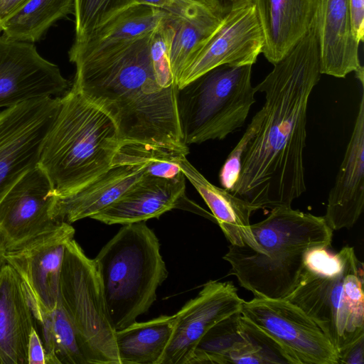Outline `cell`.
I'll list each match as a JSON object with an SVG mask.
<instances>
[{"label":"cell","instance_id":"15","mask_svg":"<svg viewBox=\"0 0 364 364\" xmlns=\"http://www.w3.org/2000/svg\"><path fill=\"white\" fill-rule=\"evenodd\" d=\"M243 299L231 282L210 280L174 314L171 341L160 364H188L200 339L215 324L240 312Z\"/></svg>","mask_w":364,"mask_h":364},{"label":"cell","instance_id":"1","mask_svg":"<svg viewBox=\"0 0 364 364\" xmlns=\"http://www.w3.org/2000/svg\"><path fill=\"white\" fill-rule=\"evenodd\" d=\"M257 85L262 119L242 155L231 193L256 210L291 206L306 190L304 150L309 97L321 77L316 16L306 33Z\"/></svg>","mask_w":364,"mask_h":364},{"label":"cell","instance_id":"31","mask_svg":"<svg viewBox=\"0 0 364 364\" xmlns=\"http://www.w3.org/2000/svg\"><path fill=\"white\" fill-rule=\"evenodd\" d=\"M174 33L173 16L169 14L150 35L149 55L152 66L159 85L166 89L178 88L170 65Z\"/></svg>","mask_w":364,"mask_h":364},{"label":"cell","instance_id":"17","mask_svg":"<svg viewBox=\"0 0 364 364\" xmlns=\"http://www.w3.org/2000/svg\"><path fill=\"white\" fill-rule=\"evenodd\" d=\"M364 205V93L343 159L331 189L323 218L333 231L350 228Z\"/></svg>","mask_w":364,"mask_h":364},{"label":"cell","instance_id":"27","mask_svg":"<svg viewBox=\"0 0 364 364\" xmlns=\"http://www.w3.org/2000/svg\"><path fill=\"white\" fill-rule=\"evenodd\" d=\"M34 318L41 327L46 364H87L60 297L54 309L41 312Z\"/></svg>","mask_w":364,"mask_h":364},{"label":"cell","instance_id":"6","mask_svg":"<svg viewBox=\"0 0 364 364\" xmlns=\"http://www.w3.org/2000/svg\"><path fill=\"white\" fill-rule=\"evenodd\" d=\"M93 261L115 330L148 311L168 277L159 241L146 222L124 225Z\"/></svg>","mask_w":364,"mask_h":364},{"label":"cell","instance_id":"16","mask_svg":"<svg viewBox=\"0 0 364 364\" xmlns=\"http://www.w3.org/2000/svg\"><path fill=\"white\" fill-rule=\"evenodd\" d=\"M181 208L216 223L212 213L186 196V177L181 171L173 178L144 176L130 189L91 218L107 225L146 222Z\"/></svg>","mask_w":364,"mask_h":364},{"label":"cell","instance_id":"21","mask_svg":"<svg viewBox=\"0 0 364 364\" xmlns=\"http://www.w3.org/2000/svg\"><path fill=\"white\" fill-rule=\"evenodd\" d=\"M34 328L22 282L6 264L0 272V364H28V343Z\"/></svg>","mask_w":364,"mask_h":364},{"label":"cell","instance_id":"37","mask_svg":"<svg viewBox=\"0 0 364 364\" xmlns=\"http://www.w3.org/2000/svg\"><path fill=\"white\" fill-rule=\"evenodd\" d=\"M28 0H0V28L3 22Z\"/></svg>","mask_w":364,"mask_h":364},{"label":"cell","instance_id":"26","mask_svg":"<svg viewBox=\"0 0 364 364\" xmlns=\"http://www.w3.org/2000/svg\"><path fill=\"white\" fill-rule=\"evenodd\" d=\"M73 11L74 0H28L3 22L0 33L10 40L33 43Z\"/></svg>","mask_w":364,"mask_h":364},{"label":"cell","instance_id":"12","mask_svg":"<svg viewBox=\"0 0 364 364\" xmlns=\"http://www.w3.org/2000/svg\"><path fill=\"white\" fill-rule=\"evenodd\" d=\"M75 229L61 222L22 247L6 252V262L19 277L33 316L54 309L60 297V279L67 243Z\"/></svg>","mask_w":364,"mask_h":364},{"label":"cell","instance_id":"9","mask_svg":"<svg viewBox=\"0 0 364 364\" xmlns=\"http://www.w3.org/2000/svg\"><path fill=\"white\" fill-rule=\"evenodd\" d=\"M60 97L28 100L0 112V201L39 164Z\"/></svg>","mask_w":364,"mask_h":364},{"label":"cell","instance_id":"30","mask_svg":"<svg viewBox=\"0 0 364 364\" xmlns=\"http://www.w3.org/2000/svg\"><path fill=\"white\" fill-rule=\"evenodd\" d=\"M134 4V0H74V42H79L114 16Z\"/></svg>","mask_w":364,"mask_h":364},{"label":"cell","instance_id":"19","mask_svg":"<svg viewBox=\"0 0 364 364\" xmlns=\"http://www.w3.org/2000/svg\"><path fill=\"white\" fill-rule=\"evenodd\" d=\"M143 165L114 164L103 173L69 194L54 195L50 208L58 222L73 223L92 218L130 189L145 176Z\"/></svg>","mask_w":364,"mask_h":364},{"label":"cell","instance_id":"29","mask_svg":"<svg viewBox=\"0 0 364 364\" xmlns=\"http://www.w3.org/2000/svg\"><path fill=\"white\" fill-rule=\"evenodd\" d=\"M222 17L213 14L189 21L173 16L175 33L171 48L170 65L176 84L193 53L216 28Z\"/></svg>","mask_w":364,"mask_h":364},{"label":"cell","instance_id":"32","mask_svg":"<svg viewBox=\"0 0 364 364\" xmlns=\"http://www.w3.org/2000/svg\"><path fill=\"white\" fill-rule=\"evenodd\" d=\"M262 113L259 110L252 117L251 122L235 147L230 153L219 172V181L222 188L231 192L240 176L242 155L248 141L253 136L259 127Z\"/></svg>","mask_w":364,"mask_h":364},{"label":"cell","instance_id":"25","mask_svg":"<svg viewBox=\"0 0 364 364\" xmlns=\"http://www.w3.org/2000/svg\"><path fill=\"white\" fill-rule=\"evenodd\" d=\"M174 315H161L115 331L121 364H160L171 341Z\"/></svg>","mask_w":364,"mask_h":364},{"label":"cell","instance_id":"35","mask_svg":"<svg viewBox=\"0 0 364 364\" xmlns=\"http://www.w3.org/2000/svg\"><path fill=\"white\" fill-rule=\"evenodd\" d=\"M28 364H46V353L36 328H34L29 337L27 347Z\"/></svg>","mask_w":364,"mask_h":364},{"label":"cell","instance_id":"34","mask_svg":"<svg viewBox=\"0 0 364 364\" xmlns=\"http://www.w3.org/2000/svg\"><path fill=\"white\" fill-rule=\"evenodd\" d=\"M353 31L360 43L364 37V0H349Z\"/></svg>","mask_w":364,"mask_h":364},{"label":"cell","instance_id":"11","mask_svg":"<svg viewBox=\"0 0 364 364\" xmlns=\"http://www.w3.org/2000/svg\"><path fill=\"white\" fill-rule=\"evenodd\" d=\"M263 48V33L253 5L232 9L193 53L177 81L178 88L220 65H252Z\"/></svg>","mask_w":364,"mask_h":364},{"label":"cell","instance_id":"22","mask_svg":"<svg viewBox=\"0 0 364 364\" xmlns=\"http://www.w3.org/2000/svg\"><path fill=\"white\" fill-rule=\"evenodd\" d=\"M270 364L257 337L237 312L212 327L200 339L188 364Z\"/></svg>","mask_w":364,"mask_h":364},{"label":"cell","instance_id":"36","mask_svg":"<svg viewBox=\"0 0 364 364\" xmlns=\"http://www.w3.org/2000/svg\"><path fill=\"white\" fill-rule=\"evenodd\" d=\"M364 336L346 347L338 353V363L363 364Z\"/></svg>","mask_w":364,"mask_h":364},{"label":"cell","instance_id":"14","mask_svg":"<svg viewBox=\"0 0 364 364\" xmlns=\"http://www.w3.org/2000/svg\"><path fill=\"white\" fill-rule=\"evenodd\" d=\"M70 87L58 65L43 58L33 43L0 35V107L61 97Z\"/></svg>","mask_w":364,"mask_h":364},{"label":"cell","instance_id":"40","mask_svg":"<svg viewBox=\"0 0 364 364\" xmlns=\"http://www.w3.org/2000/svg\"><path fill=\"white\" fill-rule=\"evenodd\" d=\"M6 248L0 238V272L3 267L6 264Z\"/></svg>","mask_w":364,"mask_h":364},{"label":"cell","instance_id":"7","mask_svg":"<svg viewBox=\"0 0 364 364\" xmlns=\"http://www.w3.org/2000/svg\"><path fill=\"white\" fill-rule=\"evenodd\" d=\"M252 68L220 65L178 88V115L186 146L224 139L243 126L256 101Z\"/></svg>","mask_w":364,"mask_h":364},{"label":"cell","instance_id":"23","mask_svg":"<svg viewBox=\"0 0 364 364\" xmlns=\"http://www.w3.org/2000/svg\"><path fill=\"white\" fill-rule=\"evenodd\" d=\"M181 171L204 200L230 245L256 248L250 228V217L257 211L250 204L229 191L212 184L183 156Z\"/></svg>","mask_w":364,"mask_h":364},{"label":"cell","instance_id":"5","mask_svg":"<svg viewBox=\"0 0 364 364\" xmlns=\"http://www.w3.org/2000/svg\"><path fill=\"white\" fill-rule=\"evenodd\" d=\"M309 250L299 282L285 300L321 328L338 353L364 336L363 264L354 248Z\"/></svg>","mask_w":364,"mask_h":364},{"label":"cell","instance_id":"13","mask_svg":"<svg viewBox=\"0 0 364 364\" xmlns=\"http://www.w3.org/2000/svg\"><path fill=\"white\" fill-rule=\"evenodd\" d=\"M53 188L37 166L25 173L0 201V238L6 252L16 250L61 222L50 214Z\"/></svg>","mask_w":364,"mask_h":364},{"label":"cell","instance_id":"28","mask_svg":"<svg viewBox=\"0 0 364 364\" xmlns=\"http://www.w3.org/2000/svg\"><path fill=\"white\" fill-rule=\"evenodd\" d=\"M188 148L174 149L135 141H121L112 164L143 165L146 175L173 178L181 172L178 162Z\"/></svg>","mask_w":364,"mask_h":364},{"label":"cell","instance_id":"4","mask_svg":"<svg viewBox=\"0 0 364 364\" xmlns=\"http://www.w3.org/2000/svg\"><path fill=\"white\" fill-rule=\"evenodd\" d=\"M120 141L111 114L71 85L60 97L38 166L48 176L54 195L65 196L105 172Z\"/></svg>","mask_w":364,"mask_h":364},{"label":"cell","instance_id":"24","mask_svg":"<svg viewBox=\"0 0 364 364\" xmlns=\"http://www.w3.org/2000/svg\"><path fill=\"white\" fill-rule=\"evenodd\" d=\"M169 14L154 6L134 3L82 41L74 42L68 53L70 61L106 46L148 35Z\"/></svg>","mask_w":364,"mask_h":364},{"label":"cell","instance_id":"10","mask_svg":"<svg viewBox=\"0 0 364 364\" xmlns=\"http://www.w3.org/2000/svg\"><path fill=\"white\" fill-rule=\"evenodd\" d=\"M241 315L275 341L292 364H338V353L321 328L285 299L243 300Z\"/></svg>","mask_w":364,"mask_h":364},{"label":"cell","instance_id":"39","mask_svg":"<svg viewBox=\"0 0 364 364\" xmlns=\"http://www.w3.org/2000/svg\"><path fill=\"white\" fill-rule=\"evenodd\" d=\"M198 1L212 9L215 12L218 14L220 16H224V13L221 5L218 0H196Z\"/></svg>","mask_w":364,"mask_h":364},{"label":"cell","instance_id":"33","mask_svg":"<svg viewBox=\"0 0 364 364\" xmlns=\"http://www.w3.org/2000/svg\"><path fill=\"white\" fill-rule=\"evenodd\" d=\"M134 3L154 6L173 16L189 21L201 19L213 14L219 15L196 0H134Z\"/></svg>","mask_w":364,"mask_h":364},{"label":"cell","instance_id":"18","mask_svg":"<svg viewBox=\"0 0 364 364\" xmlns=\"http://www.w3.org/2000/svg\"><path fill=\"white\" fill-rule=\"evenodd\" d=\"M316 16L321 75L343 78L362 67L349 0H318Z\"/></svg>","mask_w":364,"mask_h":364},{"label":"cell","instance_id":"8","mask_svg":"<svg viewBox=\"0 0 364 364\" xmlns=\"http://www.w3.org/2000/svg\"><path fill=\"white\" fill-rule=\"evenodd\" d=\"M60 301L75 328L87 364H121L116 330L95 262L74 239L65 247Z\"/></svg>","mask_w":364,"mask_h":364},{"label":"cell","instance_id":"3","mask_svg":"<svg viewBox=\"0 0 364 364\" xmlns=\"http://www.w3.org/2000/svg\"><path fill=\"white\" fill-rule=\"evenodd\" d=\"M256 248L230 245L223 259L240 285L255 297L284 299L296 286L306 252L331 246L333 230L323 216L294 210L271 209L264 220L250 225Z\"/></svg>","mask_w":364,"mask_h":364},{"label":"cell","instance_id":"2","mask_svg":"<svg viewBox=\"0 0 364 364\" xmlns=\"http://www.w3.org/2000/svg\"><path fill=\"white\" fill-rule=\"evenodd\" d=\"M151 33L73 60L72 87L111 114L121 141L188 148L180 128L178 88L158 83L149 55Z\"/></svg>","mask_w":364,"mask_h":364},{"label":"cell","instance_id":"38","mask_svg":"<svg viewBox=\"0 0 364 364\" xmlns=\"http://www.w3.org/2000/svg\"><path fill=\"white\" fill-rule=\"evenodd\" d=\"M223 13L226 14L230 11L252 4V0H218Z\"/></svg>","mask_w":364,"mask_h":364},{"label":"cell","instance_id":"20","mask_svg":"<svg viewBox=\"0 0 364 364\" xmlns=\"http://www.w3.org/2000/svg\"><path fill=\"white\" fill-rule=\"evenodd\" d=\"M252 4L263 33L262 53L274 65L306 33L318 0H252Z\"/></svg>","mask_w":364,"mask_h":364}]
</instances>
